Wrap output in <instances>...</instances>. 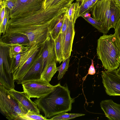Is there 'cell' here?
<instances>
[{
	"label": "cell",
	"instance_id": "20",
	"mask_svg": "<svg viewBox=\"0 0 120 120\" xmlns=\"http://www.w3.org/2000/svg\"><path fill=\"white\" fill-rule=\"evenodd\" d=\"M120 18V4L115 0H112L110 28H115L116 24Z\"/></svg>",
	"mask_w": 120,
	"mask_h": 120
},
{
	"label": "cell",
	"instance_id": "22",
	"mask_svg": "<svg viewBox=\"0 0 120 120\" xmlns=\"http://www.w3.org/2000/svg\"><path fill=\"white\" fill-rule=\"evenodd\" d=\"M30 48L28 46L22 44H16L11 45L9 47V56L11 58L20 53L26 51Z\"/></svg>",
	"mask_w": 120,
	"mask_h": 120
},
{
	"label": "cell",
	"instance_id": "21",
	"mask_svg": "<svg viewBox=\"0 0 120 120\" xmlns=\"http://www.w3.org/2000/svg\"><path fill=\"white\" fill-rule=\"evenodd\" d=\"M85 19L97 29L99 32L103 35H106L109 30L105 27L101 22H98L90 16L89 13L86 14L82 16Z\"/></svg>",
	"mask_w": 120,
	"mask_h": 120
},
{
	"label": "cell",
	"instance_id": "10",
	"mask_svg": "<svg viewBox=\"0 0 120 120\" xmlns=\"http://www.w3.org/2000/svg\"><path fill=\"white\" fill-rule=\"evenodd\" d=\"M102 82L106 94L109 96H120V77L116 69L101 71Z\"/></svg>",
	"mask_w": 120,
	"mask_h": 120
},
{
	"label": "cell",
	"instance_id": "4",
	"mask_svg": "<svg viewBox=\"0 0 120 120\" xmlns=\"http://www.w3.org/2000/svg\"><path fill=\"white\" fill-rule=\"evenodd\" d=\"M0 109L10 120H19L20 117L28 112L21 103L9 93L8 90L0 84Z\"/></svg>",
	"mask_w": 120,
	"mask_h": 120
},
{
	"label": "cell",
	"instance_id": "2",
	"mask_svg": "<svg viewBox=\"0 0 120 120\" xmlns=\"http://www.w3.org/2000/svg\"><path fill=\"white\" fill-rule=\"evenodd\" d=\"M56 18L48 8L25 17L10 18L7 23L5 34H23L33 29L50 24Z\"/></svg>",
	"mask_w": 120,
	"mask_h": 120
},
{
	"label": "cell",
	"instance_id": "11",
	"mask_svg": "<svg viewBox=\"0 0 120 120\" xmlns=\"http://www.w3.org/2000/svg\"><path fill=\"white\" fill-rule=\"evenodd\" d=\"M44 68L41 51L40 50L36 55L29 69L20 79L16 80L18 84L41 79Z\"/></svg>",
	"mask_w": 120,
	"mask_h": 120
},
{
	"label": "cell",
	"instance_id": "26",
	"mask_svg": "<svg viewBox=\"0 0 120 120\" xmlns=\"http://www.w3.org/2000/svg\"><path fill=\"white\" fill-rule=\"evenodd\" d=\"M64 112L60 113L49 119L50 120H66L74 119L76 117L85 115V114L68 113Z\"/></svg>",
	"mask_w": 120,
	"mask_h": 120
},
{
	"label": "cell",
	"instance_id": "8",
	"mask_svg": "<svg viewBox=\"0 0 120 120\" xmlns=\"http://www.w3.org/2000/svg\"><path fill=\"white\" fill-rule=\"evenodd\" d=\"M41 45L32 46L21 55L18 69L13 74L15 81L22 78L29 69Z\"/></svg>",
	"mask_w": 120,
	"mask_h": 120
},
{
	"label": "cell",
	"instance_id": "14",
	"mask_svg": "<svg viewBox=\"0 0 120 120\" xmlns=\"http://www.w3.org/2000/svg\"><path fill=\"white\" fill-rule=\"evenodd\" d=\"M77 18L69 19L65 35L63 50V60L70 57L72 51V46L75 34V24Z\"/></svg>",
	"mask_w": 120,
	"mask_h": 120
},
{
	"label": "cell",
	"instance_id": "39",
	"mask_svg": "<svg viewBox=\"0 0 120 120\" xmlns=\"http://www.w3.org/2000/svg\"><path fill=\"white\" fill-rule=\"evenodd\" d=\"M118 3L120 4V0H115Z\"/></svg>",
	"mask_w": 120,
	"mask_h": 120
},
{
	"label": "cell",
	"instance_id": "30",
	"mask_svg": "<svg viewBox=\"0 0 120 120\" xmlns=\"http://www.w3.org/2000/svg\"><path fill=\"white\" fill-rule=\"evenodd\" d=\"M9 15L10 10L8 8H6L4 16L2 23L1 25H0V35L1 34H2V35H4L6 33L7 23L10 19Z\"/></svg>",
	"mask_w": 120,
	"mask_h": 120
},
{
	"label": "cell",
	"instance_id": "28",
	"mask_svg": "<svg viewBox=\"0 0 120 120\" xmlns=\"http://www.w3.org/2000/svg\"><path fill=\"white\" fill-rule=\"evenodd\" d=\"M70 57L63 60L62 64L59 66L57 67L59 74L57 77L58 80L61 79L66 71L68 70L69 66Z\"/></svg>",
	"mask_w": 120,
	"mask_h": 120
},
{
	"label": "cell",
	"instance_id": "13",
	"mask_svg": "<svg viewBox=\"0 0 120 120\" xmlns=\"http://www.w3.org/2000/svg\"><path fill=\"white\" fill-rule=\"evenodd\" d=\"M40 49L44 67L47 64L53 62H57L55 51L54 40L50 35L41 45Z\"/></svg>",
	"mask_w": 120,
	"mask_h": 120
},
{
	"label": "cell",
	"instance_id": "42",
	"mask_svg": "<svg viewBox=\"0 0 120 120\" xmlns=\"http://www.w3.org/2000/svg\"><path fill=\"white\" fill-rule=\"evenodd\" d=\"M98 0V1H99V0Z\"/></svg>",
	"mask_w": 120,
	"mask_h": 120
},
{
	"label": "cell",
	"instance_id": "34",
	"mask_svg": "<svg viewBox=\"0 0 120 120\" xmlns=\"http://www.w3.org/2000/svg\"><path fill=\"white\" fill-rule=\"evenodd\" d=\"M93 60V59L91 60V64L90 65L87 74L85 76L82 78V79L83 81L85 80L88 75L89 74L91 75H94L96 73L94 67Z\"/></svg>",
	"mask_w": 120,
	"mask_h": 120
},
{
	"label": "cell",
	"instance_id": "29",
	"mask_svg": "<svg viewBox=\"0 0 120 120\" xmlns=\"http://www.w3.org/2000/svg\"><path fill=\"white\" fill-rule=\"evenodd\" d=\"M24 52L20 53L11 58H10L9 57L10 60L9 59V60L11 72L13 74L17 70L21 56Z\"/></svg>",
	"mask_w": 120,
	"mask_h": 120
},
{
	"label": "cell",
	"instance_id": "33",
	"mask_svg": "<svg viewBox=\"0 0 120 120\" xmlns=\"http://www.w3.org/2000/svg\"><path fill=\"white\" fill-rule=\"evenodd\" d=\"M17 0H11L5 2L6 8H8L10 11L12 10L15 6Z\"/></svg>",
	"mask_w": 120,
	"mask_h": 120
},
{
	"label": "cell",
	"instance_id": "16",
	"mask_svg": "<svg viewBox=\"0 0 120 120\" xmlns=\"http://www.w3.org/2000/svg\"><path fill=\"white\" fill-rule=\"evenodd\" d=\"M100 104L105 116L109 120H120V104L111 99L102 101Z\"/></svg>",
	"mask_w": 120,
	"mask_h": 120
},
{
	"label": "cell",
	"instance_id": "5",
	"mask_svg": "<svg viewBox=\"0 0 120 120\" xmlns=\"http://www.w3.org/2000/svg\"><path fill=\"white\" fill-rule=\"evenodd\" d=\"M45 0H17L15 7L12 10L10 11V19L25 17L45 9Z\"/></svg>",
	"mask_w": 120,
	"mask_h": 120
},
{
	"label": "cell",
	"instance_id": "38",
	"mask_svg": "<svg viewBox=\"0 0 120 120\" xmlns=\"http://www.w3.org/2000/svg\"><path fill=\"white\" fill-rule=\"evenodd\" d=\"M92 2L94 3H95L98 0H91Z\"/></svg>",
	"mask_w": 120,
	"mask_h": 120
},
{
	"label": "cell",
	"instance_id": "37",
	"mask_svg": "<svg viewBox=\"0 0 120 120\" xmlns=\"http://www.w3.org/2000/svg\"><path fill=\"white\" fill-rule=\"evenodd\" d=\"M119 68L116 70V73L117 75L120 77V64Z\"/></svg>",
	"mask_w": 120,
	"mask_h": 120
},
{
	"label": "cell",
	"instance_id": "1",
	"mask_svg": "<svg viewBox=\"0 0 120 120\" xmlns=\"http://www.w3.org/2000/svg\"><path fill=\"white\" fill-rule=\"evenodd\" d=\"M74 101V99L71 97L68 86H62L59 83L54 86L52 90L47 96L37 98L34 101L47 118L62 112L70 111L72 104Z\"/></svg>",
	"mask_w": 120,
	"mask_h": 120
},
{
	"label": "cell",
	"instance_id": "17",
	"mask_svg": "<svg viewBox=\"0 0 120 120\" xmlns=\"http://www.w3.org/2000/svg\"><path fill=\"white\" fill-rule=\"evenodd\" d=\"M29 41L25 35L19 34H5L0 37V44L10 46L18 44L28 46Z\"/></svg>",
	"mask_w": 120,
	"mask_h": 120
},
{
	"label": "cell",
	"instance_id": "36",
	"mask_svg": "<svg viewBox=\"0 0 120 120\" xmlns=\"http://www.w3.org/2000/svg\"><path fill=\"white\" fill-rule=\"evenodd\" d=\"M54 0H45L44 2V6L45 9L49 7Z\"/></svg>",
	"mask_w": 120,
	"mask_h": 120
},
{
	"label": "cell",
	"instance_id": "19",
	"mask_svg": "<svg viewBox=\"0 0 120 120\" xmlns=\"http://www.w3.org/2000/svg\"><path fill=\"white\" fill-rule=\"evenodd\" d=\"M56 63L53 62L45 65L41 73V79L49 82L53 75L58 71Z\"/></svg>",
	"mask_w": 120,
	"mask_h": 120
},
{
	"label": "cell",
	"instance_id": "15",
	"mask_svg": "<svg viewBox=\"0 0 120 120\" xmlns=\"http://www.w3.org/2000/svg\"><path fill=\"white\" fill-rule=\"evenodd\" d=\"M8 91L10 94L17 100L28 112L40 113V111L36 103L32 101L24 92L18 91L14 89Z\"/></svg>",
	"mask_w": 120,
	"mask_h": 120
},
{
	"label": "cell",
	"instance_id": "31",
	"mask_svg": "<svg viewBox=\"0 0 120 120\" xmlns=\"http://www.w3.org/2000/svg\"><path fill=\"white\" fill-rule=\"evenodd\" d=\"M69 20V19L65 13L64 15L63 23L60 33L62 36V45L63 50L64 43L65 35Z\"/></svg>",
	"mask_w": 120,
	"mask_h": 120
},
{
	"label": "cell",
	"instance_id": "9",
	"mask_svg": "<svg viewBox=\"0 0 120 120\" xmlns=\"http://www.w3.org/2000/svg\"><path fill=\"white\" fill-rule=\"evenodd\" d=\"M112 0H100L95 3L91 11L93 18L101 22L109 30L110 28Z\"/></svg>",
	"mask_w": 120,
	"mask_h": 120
},
{
	"label": "cell",
	"instance_id": "6",
	"mask_svg": "<svg viewBox=\"0 0 120 120\" xmlns=\"http://www.w3.org/2000/svg\"><path fill=\"white\" fill-rule=\"evenodd\" d=\"M23 92L30 98L44 97L50 93L54 86L41 79L29 81L22 84Z\"/></svg>",
	"mask_w": 120,
	"mask_h": 120
},
{
	"label": "cell",
	"instance_id": "3",
	"mask_svg": "<svg viewBox=\"0 0 120 120\" xmlns=\"http://www.w3.org/2000/svg\"><path fill=\"white\" fill-rule=\"evenodd\" d=\"M98 58L107 70L116 69L120 64V44L115 34L103 35L98 40Z\"/></svg>",
	"mask_w": 120,
	"mask_h": 120
},
{
	"label": "cell",
	"instance_id": "24",
	"mask_svg": "<svg viewBox=\"0 0 120 120\" xmlns=\"http://www.w3.org/2000/svg\"><path fill=\"white\" fill-rule=\"evenodd\" d=\"M95 3L91 0H85L81 2L79 6L78 17L91 11Z\"/></svg>",
	"mask_w": 120,
	"mask_h": 120
},
{
	"label": "cell",
	"instance_id": "41",
	"mask_svg": "<svg viewBox=\"0 0 120 120\" xmlns=\"http://www.w3.org/2000/svg\"><path fill=\"white\" fill-rule=\"evenodd\" d=\"M11 0H0V1H3L5 2L9 1Z\"/></svg>",
	"mask_w": 120,
	"mask_h": 120
},
{
	"label": "cell",
	"instance_id": "18",
	"mask_svg": "<svg viewBox=\"0 0 120 120\" xmlns=\"http://www.w3.org/2000/svg\"><path fill=\"white\" fill-rule=\"evenodd\" d=\"M66 11L62 13L57 17L49 25L50 34L54 40L58 36L60 33L64 21V15Z\"/></svg>",
	"mask_w": 120,
	"mask_h": 120
},
{
	"label": "cell",
	"instance_id": "27",
	"mask_svg": "<svg viewBox=\"0 0 120 120\" xmlns=\"http://www.w3.org/2000/svg\"><path fill=\"white\" fill-rule=\"evenodd\" d=\"M19 120H49L40 113L28 111L24 115L20 117Z\"/></svg>",
	"mask_w": 120,
	"mask_h": 120
},
{
	"label": "cell",
	"instance_id": "7",
	"mask_svg": "<svg viewBox=\"0 0 120 120\" xmlns=\"http://www.w3.org/2000/svg\"><path fill=\"white\" fill-rule=\"evenodd\" d=\"M9 47L8 45L0 44V56L2 57L4 65V69L0 71V84L8 90L14 89L15 81L8 59Z\"/></svg>",
	"mask_w": 120,
	"mask_h": 120
},
{
	"label": "cell",
	"instance_id": "35",
	"mask_svg": "<svg viewBox=\"0 0 120 120\" xmlns=\"http://www.w3.org/2000/svg\"><path fill=\"white\" fill-rule=\"evenodd\" d=\"M115 29V34L120 44V18L116 24Z\"/></svg>",
	"mask_w": 120,
	"mask_h": 120
},
{
	"label": "cell",
	"instance_id": "12",
	"mask_svg": "<svg viewBox=\"0 0 120 120\" xmlns=\"http://www.w3.org/2000/svg\"><path fill=\"white\" fill-rule=\"evenodd\" d=\"M50 23L33 29L23 34L26 35L29 39V47L30 48L35 45H41L45 42L50 35L49 27Z\"/></svg>",
	"mask_w": 120,
	"mask_h": 120
},
{
	"label": "cell",
	"instance_id": "23",
	"mask_svg": "<svg viewBox=\"0 0 120 120\" xmlns=\"http://www.w3.org/2000/svg\"><path fill=\"white\" fill-rule=\"evenodd\" d=\"M62 36L60 33L54 40L55 49L57 61L60 64L63 61V49L62 45Z\"/></svg>",
	"mask_w": 120,
	"mask_h": 120
},
{
	"label": "cell",
	"instance_id": "40",
	"mask_svg": "<svg viewBox=\"0 0 120 120\" xmlns=\"http://www.w3.org/2000/svg\"><path fill=\"white\" fill-rule=\"evenodd\" d=\"M84 0H76V1H79V2L81 1V2H82Z\"/></svg>",
	"mask_w": 120,
	"mask_h": 120
},
{
	"label": "cell",
	"instance_id": "32",
	"mask_svg": "<svg viewBox=\"0 0 120 120\" xmlns=\"http://www.w3.org/2000/svg\"><path fill=\"white\" fill-rule=\"evenodd\" d=\"M0 25L2 23L4 16L6 8L5 2L3 1H0Z\"/></svg>",
	"mask_w": 120,
	"mask_h": 120
},
{
	"label": "cell",
	"instance_id": "25",
	"mask_svg": "<svg viewBox=\"0 0 120 120\" xmlns=\"http://www.w3.org/2000/svg\"><path fill=\"white\" fill-rule=\"evenodd\" d=\"M80 2L76 1L71 4L68 7L66 14L69 19L71 18H78Z\"/></svg>",
	"mask_w": 120,
	"mask_h": 120
}]
</instances>
